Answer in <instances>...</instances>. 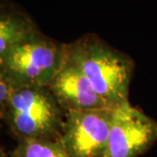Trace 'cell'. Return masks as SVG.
Instances as JSON below:
<instances>
[{
    "label": "cell",
    "instance_id": "obj_8",
    "mask_svg": "<svg viewBox=\"0 0 157 157\" xmlns=\"http://www.w3.org/2000/svg\"><path fill=\"white\" fill-rule=\"evenodd\" d=\"M11 157H70L59 140H23L17 141Z\"/></svg>",
    "mask_w": 157,
    "mask_h": 157
},
{
    "label": "cell",
    "instance_id": "obj_6",
    "mask_svg": "<svg viewBox=\"0 0 157 157\" xmlns=\"http://www.w3.org/2000/svg\"><path fill=\"white\" fill-rule=\"evenodd\" d=\"M49 88L65 113L113 108L96 92L84 74L67 60Z\"/></svg>",
    "mask_w": 157,
    "mask_h": 157
},
{
    "label": "cell",
    "instance_id": "obj_3",
    "mask_svg": "<svg viewBox=\"0 0 157 157\" xmlns=\"http://www.w3.org/2000/svg\"><path fill=\"white\" fill-rule=\"evenodd\" d=\"M49 87L15 90L1 118L8 124L17 141L59 140L65 114Z\"/></svg>",
    "mask_w": 157,
    "mask_h": 157
},
{
    "label": "cell",
    "instance_id": "obj_4",
    "mask_svg": "<svg viewBox=\"0 0 157 157\" xmlns=\"http://www.w3.org/2000/svg\"><path fill=\"white\" fill-rule=\"evenodd\" d=\"M114 108L66 112L59 140L70 157H103Z\"/></svg>",
    "mask_w": 157,
    "mask_h": 157
},
{
    "label": "cell",
    "instance_id": "obj_5",
    "mask_svg": "<svg viewBox=\"0 0 157 157\" xmlns=\"http://www.w3.org/2000/svg\"><path fill=\"white\" fill-rule=\"evenodd\" d=\"M156 140V121L128 101L113 110L103 157H138L149 150Z\"/></svg>",
    "mask_w": 157,
    "mask_h": 157
},
{
    "label": "cell",
    "instance_id": "obj_1",
    "mask_svg": "<svg viewBox=\"0 0 157 157\" xmlns=\"http://www.w3.org/2000/svg\"><path fill=\"white\" fill-rule=\"evenodd\" d=\"M66 60L85 77L113 108L128 101L135 63L131 57L95 33H86L65 43Z\"/></svg>",
    "mask_w": 157,
    "mask_h": 157
},
{
    "label": "cell",
    "instance_id": "obj_2",
    "mask_svg": "<svg viewBox=\"0 0 157 157\" xmlns=\"http://www.w3.org/2000/svg\"><path fill=\"white\" fill-rule=\"evenodd\" d=\"M65 63V43L39 32L0 55V74L16 89L49 87Z\"/></svg>",
    "mask_w": 157,
    "mask_h": 157
},
{
    "label": "cell",
    "instance_id": "obj_7",
    "mask_svg": "<svg viewBox=\"0 0 157 157\" xmlns=\"http://www.w3.org/2000/svg\"><path fill=\"white\" fill-rule=\"evenodd\" d=\"M40 31L28 13L11 0L0 2V55Z\"/></svg>",
    "mask_w": 157,
    "mask_h": 157
},
{
    "label": "cell",
    "instance_id": "obj_9",
    "mask_svg": "<svg viewBox=\"0 0 157 157\" xmlns=\"http://www.w3.org/2000/svg\"><path fill=\"white\" fill-rule=\"evenodd\" d=\"M16 88L6 76L0 74V113L1 115L6 112L11 96L13 95Z\"/></svg>",
    "mask_w": 157,
    "mask_h": 157
}]
</instances>
